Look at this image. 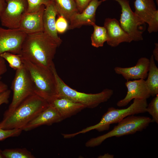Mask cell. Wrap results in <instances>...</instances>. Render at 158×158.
Listing matches in <instances>:
<instances>
[{"instance_id":"cell-34","label":"cell","mask_w":158,"mask_h":158,"mask_svg":"<svg viewBox=\"0 0 158 158\" xmlns=\"http://www.w3.org/2000/svg\"><path fill=\"white\" fill-rule=\"evenodd\" d=\"M6 6V0H0V16L5 10Z\"/></svg>"},{"instance_id":"cell-12","label":"cell","mask_w":158,"mask_h":158,"mask_svg":"<svg viewBox=\"0 0 158 158\" xmlns=\"http://www.w3.org/2000/svg\"><path fill=\"white\" fill-rule=\"evenodd\" d=\"M102 2L100 0H92L81 13H77L72 16L68 30L79 28L83 25L93 26L95 24L96 10Z\"/></svg>"},{"instance_id":"cell-33","label":"cell","mask_w":158,"mask_h":158,"mask_svg":"<svg viewBox=\"0 0 158 158\" xmlns=\"http://www.w3.org/2000/svg\"><path fill=\"white\" fill-rule=\"evenodd\" d=\"M155 47L153 51V54L154 60L158 62V43H155Z\"/></svg>"},{"instance_id":"cell-20","label":"cell","mask_w":158,"mask_h":158,"mask_svg":"<svg viewBox=\"0 0 158 158\" xmlns=\"http://www.w3.org/2000/svg\"><path fill=\"white\" fill-rule=\"evenodd\" d=\"M149 60V71L145 82L151 96L154 97L158 94V68L152 55Z\"/></svg>"},{"instance_id":"cell-15","label":"cell","mask_w":158,"mask_h":158,"mask_svg":"<svg viewBox=\"0 0 158 158\" xmlns=\"http://www.w3.org/2000/svg\"><path fill=\"white\" fill-rule=\"evenodd\" d=\"M150 65V60L145 57H141L138 60L134 66L129 67H116L115 73L121 75L127 80H145L147 77Z\"/></svg>"},{"instance_id":"cell-17","label":"cell","mask_w":158,"mask_h":158,"mask_svg":"<svg viewBox=\"0 0 158 158\" xmlns=\"http://www.w3.org/2000/svg\"><path fill=\"white\" fill-rule=\"evenodd\" d=\"M63 120L58 111L50 105L23 129L28 131L43 125H50L61 122Z\"/></svg>"},{"instance_id":"cell-38","label":"cell","mask_w":158,"mask_h":158,"mask_svg":"<svg viewBox=\"0 0 158 158\" xmlns=\"http://www.w3.org/2000/svg\"><path fill=\"white\" fill-rule=\"evenodd\" d=\"M102 2L106 1L109 0H100Z\"/></svg>"},{"instance_id":"cell-29","label":"cell","mask_w":158,"mask_h":158,"mask_svg":"<svg viewBox=\"0 0 158 158\" xmlns=\"http://www.w3.org/2000/svg\"><path fill=\"white\" fill-rule=\"evenodd\" d=\"M147 30L149 33L157 32L158 31V10H157L152 16L148 23Z\"/></svg>"},{"instance_id":"cell-13","label":"cell","mask_w":158,"mask_h":158,"mask_svg":"<svg viewBox=\"0 0 158 158\" xmlns=\"http://www.w3.org/2000/svg\"><path fill=\"white\" fill-rule=\"evenodd\" d=\"M104 26L106 30L108 36L107 42L111 47H115L121 43H130L132 41L129 35L122 28L116 19L106 18Z\"/></svg>"},{"instance_id":"cell-30","label":"cell","mask_w":158,"mask_h":158,"mask_svg":"<svg viewBox=\"0 0 158 158\" xmlns=\"http://www.w3.org/2000/svg\"><path fill=\"white\" fill-rule=\"evenodd\" d=\"M79 13H81L92 0H74Z\"/></svg>"},{"instance_id":"cell-28","label":"cell","mask_w":158,"mask_h":158,"mask_svg":"<svg viewBox=\"0 0 158 158\" xmlns=\"http://www.w3.org/2000/svg\"><path fill=\"white\" fill-rule=\"evenodd\" d=\"M59 15L58 18L56 20V28L58 33H63L68 30L69 23L63 16Z\"/></svg>"},{"instance_id":"cell-7","label":"cell","mask_w":158,"mask_h":158,"mask_svg":"<svg viewBox=\"0 0 158 158\" xmlns=\"http://www.w3.org/2000/svg\"><path fill=\"white\" fill-rule=\"evenodd\" d=\"M11 89L13 91L12 100L4 115L11 113L26 98L35 94L33 83L23 64L21 68L16 70Z\"/></svg>"},{"instance_id":"cell-36","label":"cell","mask_w":158,"mask_h":158,"mask_svg":"<svg viewBox=\"0 0 158 158\" xmlns=\"http://www.w3.org/2000/svg\"><path fill=\"white\" fill-rule=\"evenodd\" d=\"M114 157V155L112 154H110L109 153L104 154L103 155H100L98 157V158H113Z\"/></svg>"},{"instance_id":"cell-3","label":"cell","mask_w":158,"mask_h":158,"mask_svg":"<svg viewBox=\"0 0 158 158\" xmlns=\"http://www.w3.org/2000/svg\"><path fill=\"white\" fill-rule=\"evenodd\" d=\"M22 59L33 83L35 94L50 104L58 94L56 80L51 68L36 65L22 57Z\"/></svg>"},{"instance_id":"cell-24","label":"cell","mask_w":158,"mask_h":158,"mask_svg":"<svg viewBox=\"0 0 158 158\" xmlns=\"http://www.w3.org/2000/svg\"><path fill=\"white\" fill-rule=\"evenodd\" d=\"M0 56L8 62L11 67L16 70L20 68L23 65L22 57L20 54L5 52L1 54Z\"/></svg>"},{"instance_id":"cell-8","label":"cell","mask_w":158,"mask_h":158,"mask_svg":"<svg viewBox=\"0 0 158 158\" xmlns=\"http://www.w3.org/2000/svg\"><path fill=\"white\" fill-rule=\"evenodd\" d=\"M113 0L118 2L121 7L119 22L122 28L128 34L132 41L142 40L143 31L141 28L145 23L133 11L128 0Z\"/></svg>"},{"instance_id":"cell-1","label":"cell","mask_w":158,"mask_h":158,"mask_svg":"<svg viewBox=\"0 0 158 158\" xmlns=\"http://www.w3.org/2000/svg\"><path fill=\"white\" fill-rule=\"evenodd\" d=\"M59 46L43 31L27 34L20 54L23 58L33 63L50 68Z\"/></svg>"},{"instance_id":"cell-11","label":"cell","mask_w":158,"mask_h":158,"mask_svg":"<svg viewBox=\"0 0 158 158\" xmlns=\"http://www.w3.org/2000/svg\"><path fill=\"white\" fill-rule=\"evenodd\" d=\"M125 85L127 89V93L125 98L117 103L118 107L126 106L133 99H147L151 96L145 80H127Z\"/></svg>"},{"instance_id":"cell-5","label":"cell","mask_w":158,"mask_h":158,"mask_svg":"<svg viewBox=\"0 0 158 158\" xmlns=\"http://www.w3.org/2000/svg\"><path fill=\"white\" fill-rule=\"evenodd\" d=\"M147 105V99H134L133 103L126 108L118 109L114 107H109L98 123L72 133L71 136L74 137L80 134L85 133L93 130L99 132L108 130L110 125L118 123L127 116L146 112Z\"/></svg>"},{"instance_id":"cell-35","label":"cell","mask_w":158,"mask_h":158,"mask_svg":"<svg viewBox=\"0 0 158 158\" xmlns=\"http://www.w3.org/2000/svg\"><path fill=\"white\" fill-rule=\"evenodd\" d=\"M8 89V85L0 81V93Z\"/></svg>"},{"instance_id":"cell-37","label":"cell","mask_w":158,"mask_h":158,"mask_svg":"<svg viewBox=\"0 0 158 158\" xmlns=\"http://www.w3.org/2000/svg\"><path fill=\"white\" fill-rule=\"evenodd\" d=\"M0 158H4L2 153V151L0 149Z\"/></svg>"},{"instance_id":"cell-14","label":"cell","mask_w":158,"mask_h":158,"mask_svg":"<svg viewBox=\"0 0 158 158\" xmlns=\"http://www.w3.org/2000/svg\"><path fill=\"white\" fill-rule=\"evenodd\" d=\"M45 6H41L37 10L26 13L21 19L19 28L26 34L43 31V16Z\"/></svg>"},{"instance_id":"cell-2","label":"cell","mask_w":158,"mask_h":158,"mask_svg":"<svg viewBox=\"0 0 158 158\" xmlns=\"http://www.w3.org/2000/svg\"><path fill=\"white\" fill-rule=\"evenodd\" d=\"M49 105L45 100L33 94L24 100L11 113L4 115L0 122V128L5 130H22Z\"/></svg>"},{"instance_id":"cell-19","label":"cell","mask_w":158,"mask_h":158,"mask_svg":"<svg viewBox=\"0 0 158 158\" xmlns=\"http://www.w3.org/2000/svg\"><path fill=\"white\" fill-rule=\"evenodd\" d=\"M135 13L145 23L157 10L153 0H135L134 2Z\"/></svg>"},{"instance_id":"cell-22","label":"cell","mask_w":158,"mask_h":158,"mask_svg":"<svg viewBox=\"0 0 158 158\" xmlns=\"http://www.w3.org/2000/svg\"><path fill=\"white\" fill-rule=\"evenodd\" d=\"M92 26L94 30L91 37V44L96 48L102 47L108 40L106 30L104 26H99L96 24Z\"/></svg>"},{"instance_id":"cell-31","label":"cell","mask_w":158,"mask_h":158,"mask_svg":"<svg viewBox=\"0 0 158 158\" xmlns=\"http://www.w3.org/2000/svg\"><path fill=\"white\" fill-rule=\"evenodd\" d=\"M11 92V91L8 89L0 93V106L2 104H7L9 103Z\"/></svg>"},{"instance_id":"cell-23","label":"cell","mask_w":158,"mask_h":158,"mask_svg":"<svg viewBox=\"0 0 158 158\" xmlns=\"http://www.w3.org/2000/svg\"><path fill=\"white\" fill-rule=\"evenodd\" d=\"M5 158H35L31 152L25 148L6 149L2 151Z\"/></svg>"},{"instance_id":"cell-9","label":"cell","mask_w":158,"mask_h":158,"mask_svg":"<svg viewBox=\"0 0 158 158\" xmlns=\"http://www.w3.org/2000/svg\"><path fill=\"white\" fill-rule=\"evenodd\" d=\"M6 7L0 16L1 25L8 28H18L20 22L27 12V0H6Z\"/></svg>"},{"instance_id":"cell-32","label":"cell","mask_w":158,"mask_h":158,"mask_svg":"<svg viewBox=\"0 0 158 158\" xmlns=\"http://www.w3.org/2000/svg\"><path fill=\"white\" fill-rule=\"evenodd\" d=\"M7 71V68L5 60L0 56V79L1 76Z\"/></svg>"},{"instance_id":"cell-6","label":"cell","mask_w":158,"mask_h":158,"mask_svg":"<svg viewBox=\"0 0 158 158\" xmlns=\"http://www.w3.org/2000/svg\"><path fill=\"white\" fill-rule=\"evenodd\" d=\"M152 122V119L145 116L132 115L127 116L118 123L113 129L102 135L90 139L85 143L87 147H93L101 145L106 139L135 134L145 129Z\"/></svg>"},{"instance_id":"cell-21","label":"cell","mask_w":158,"mask_h":158,"mask_svg":"<svg viewBox=\"0 0 158 158\" xmlns=\"http://www.w3.org/2000/svg\"><path fill=\"white\" fill-rule=\"evenodd\" d=\"M58 15L63 16L69 23L72 16L78 12L74 0H52Z\"/></svg>"},{"instance_id":"cell-4","label":"cell","mask_w":158,"mask_h":158,"mask_svg":"<svg viewBox=\"0 0 158 158\" xmlns=\"http://www.w3.org/2000/svg\"><path fill=\"white\" fill-rule=\"evenodd\" d=\"M51 68L56 80L57 97H66L85 105L86 108L92 109L97 107L102 103L107 102L113 94V90L108 88L95 94H87L78 91L64 83L58 75L54 63Z\"/></svg>"},{"instance_id":"cell-16","label":"cell","mask_w":158,"mask_h":158,"mask_svg":"<svg viewBox=\"0 0 158 158\" xmlns=\"http://www.w3.org/2000/svg\"><path fill=\"white\" fill-rule=\"evenodd\" d=\"M49 104L56 109L63 120L75 115L86 108L83 104L63 97H57Z\"/></svg>"},{"instance_id":"cell-10","label":"cell","mask_w":158,"mask_h":158,"mask_svg":"<svg viewBox=\"0 0 158 158\" xmlns=\"http://www.w3.org/2000/svg\"><path fill=\"white\" fill-rule=\"evenodd\" d=\"M26 35L19 28L0 27V55L5 52L20 54Z\"/></svg>"},{"instance_id":"cell-25","label":"cell","mask_w":158,"mask_h":158,"mask_svg":"<svg viewBox=\"0 0 158 158\" xmlns=\"http://www.w3.org/2000/svg\"><path fill=\"white\" fill-rule=\"evenodd\" d=\"M146 112L152 116V122L158 124V94L153 98L146 107Z\"/></svg>"},{"instance_id":"cell-27","label":"cell","mask_w":158,"mask_h":158,"mask_svg":"<svg viewBox=\"0 0 158 158\" xmlns=\"http://www.w3.org/2000/svg\"><path fill=\"white\" fill-rule=\"evenodd\" d=\"M22 130L21 129L5 130L0 128V141L9 137L18 136Z\"/></svg>"},{"instance_id":"cell-26","label":"cell","mask_w":158,"mask_h":158,"mask_svg":"<svg viewBox=\"0 0 158 158\" xmlns=\"http://www.w3.org/2000/svg\"><path fill=\"white\" fill-rule=\"evenodd\" d=\"M28 7L27 13L33 12L42 5L45 6L52 1V0H27Z\"/></svg>"},{"instance_id":"cell-39","label":"cell","mask_w":158,"mask_h":158,"mask_svg":"<svg viewBox=\"0 0 158 158\" xmlns=\"http://www.w3.org/2000/svg\"><path fill=\"white\" fill-rule=\"evenodd\" d=\"M156 3H157V4L158 5V0H156Z\"/></svg>"},{"instance_id":"cell-18","label":"cell","mask_w":158,"mask_h":158,"mask_svg":"<svg viewBox=\"0 0 158 158\" xmlns=\"http://www.w3.org/2000/svg\"><path fill=\"white\" fill-rule=\"evenodd\" d=\"M58 15L53 1L45 7L43 16V31L54 40L59 46L62 42L59 37L56 27V18Z\"/></svg>"}]
</instances>
